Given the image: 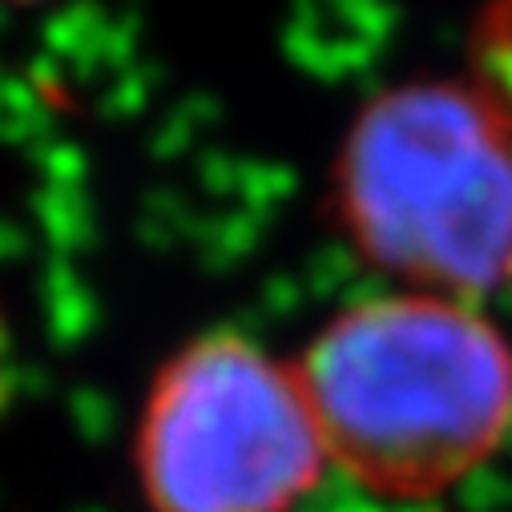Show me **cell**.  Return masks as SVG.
<instances>
[{
  "label": "cell",
  "mask_w": 512,
  "mask_h": 512,
  "mask_svg": "<svg viewBox=\"0 0 512 512\" xmlns=\"http://www.w3.org/2000/svg\"><path fill=\"white\" fill-rule=\"evenodd\" d=\"M295 367L331 464L396 504L452 492L512 432V343L488 315L448 295L355 303Z\"/></svg>",
  "instance_id": "cell-1"
},
{
  "label": "cell",
  "mask_w": 512,
  "mask_h": 512,
  "mask_svg": "<svg viewBox=\"0 0 512 512\" xmlns=\"http://www.w3.org/2000/svg\"><path fill=\"white\" fill-rule=\"evenodd\" d=\"M331 202L363 259L416 291L512 287V101L476 73L383 89L335 154Z\"/></svg>",
  "instance_id": "cell-2"
},
{
  "label": "cell",
  "mask_w": 512,
  "mask_h": 512,
  "mask_svg": "<svg viewBox=\"0 0 512 512\" xmlns=\"http://www.w3.org/2000/svg\"><path fill=\"white\" fill-rule=\"evenodd\" d=\"M327 464L299 367L238 331L186 343L146 396L138 480L150 512H291Z\"/></svg>",
  "instance_id": "cell-3"
},
{
  "label": "cell",
  "mask_w": 512,
  "mask_h": 512,
  "mask_svg": "<svg viewBox=\"0 0 512 512\" xmlns=\"http://www.w3.org/2000/svg\"><path fill=\"white\" fill-rule=\"evenodd\" d=\"M472 73L512 101V0H492L472 33Z\"/></svg>",
  "instance_id": "cell-4"
},
{
  "label": "cell",
  "mask_w": 512,
  "mask_h": 512,
  "mask_svg": "<svg viewBox=\"0 0 512 512\" xmlns=\"http://www.w3.org/2000/svg\"><path fill=\"white\" fill-rule=\"evenodd\" d=\"M0 5H41V0H0Z\"/></svg>",
  "instance_id": "cell-5"
}]
</instances>
